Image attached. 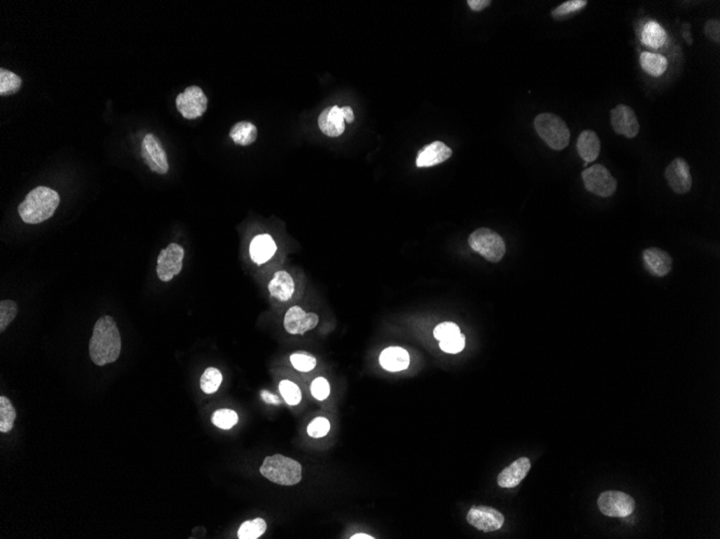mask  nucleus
Segmentation results:
<instances>
[{"mask_svg": "<svg viewBox=\"0 0 720 539\" xmlns=\"http://www.w3.org/2000/svg\"><path fill=\"white\" fill-rule=\"evenodd\" d=\"M238 413L231 409H219L215 411L212 417V422L222 429H230L238 423Z\"/></svg>", "mask_w": 720, "mask_h": 539, "instance_id": "30", "label": "nucleus"}, {"mask_svg": "<svg viewBox=\"0 0 720 539\" xmlns=\"http://www.w3.org/2000/svg\"><path fill=\"white\" fill-rule=\"evenodd\" d=\"M141 157L152 172L165 175L168 172V160L160 140L154 135L145 136L141 143Z\"/></svg>", "mask_w": 720, "mask_h": 539, "instance_id": "10", "label": "nucleus"}, {"mask_svg": "<svg viewBox=\"0 0 720 539\" xmlns=\"http://www.w3.org/2000/svg\"><path fill=\"white\" fill-rule=\"evenodd\" d=\"M318 316L314 312H305L299 306H294L288 310L284 319L286 331L292 335H303L317 326Z\"/></svg>", "mask_w": 720, "mask_h": 539, "instance_id": "14", "label": "nucleus"}, {"mask_svg": "<svg viewBox=\"0 0 720 539\" xmlns=\"http://www.w3.org/2000/svg\"><path fill=\"white\" fill-rule=\"evenodd\" d=\"M17 419V413L11 401L7 397H0V431L8 433L11 431Z\"/></svg>", "mask_w": 720, "mask_h": 539, "instance_id": "27", "label": "nucleus"}, {"mask_svg": "<svg viewBox=\"0 0 720 539\" xmlns=\"http://www.w3.org/2000/svg\"><path fill=\"white\" fill-rule=\"evenodd\" d=\"M467 521L479 531L494 532L504 525L505 517L501 511L492 507L475 506L468 511Z\"/></svg>", "mask_w": 720, "mask_h": 539, "instance_id": "11", "label": "nucleus"}, {"mask_svg": "<svg viewBox=\"0 0 720 539\" xmlns=\"http://www.w3.org/2000/svg\"><path fill=\"white\" fill-rule=\"evenodd\" d=\"M257 136H258L257 127L252 123L245 122V121L236 123L233 128L230 131L231 139L238 146H250L254 142Z\"/></svg>", "mask_w": 720, "mask_h": 539, "instance_id": "24", "label": "nucleus"}, {"mask_svg": "<svg viewBox=\"0 0 720 539\" xmlns=\"http://www.w3.org/2000/svg\"><path fill=\"white\" fill-rule=\"evenodd\" d=\"M451 155L452 150L447 145L441 141H433L429 146L424 147L419 150L417 157V166L419 168L435 166L449 160Z\"/></svg>", "mask_w": 720, "mask_h": 539, "instance_id": "15", "label": "nucleus"}, {"mask_svg": "<svg viewBox=\"0 0 720 539\" xmlns=\"http://www.w3.org/2000/svg\"><path fill=\"white\" fill-rule=\"evenodd\" d=\"M683 29L684 37H685L686 41H687L688 45H691L692 39L691 35H690V24H685V25H684Z\"/></svg>", "mask_w": 720, "mask_h": 539, "instance_id": "42", "label": "nucleus"}, {"mask_svg": "<svg viewBox=\"0 0 720 539\" xmlns=\"http://www.w3.org/2000/svg\"><path fill=\"white\" fill-rule=\"evenodd\" d=\"M465 344H466V338H465V336L463 335V334L459 333V335L452 336V337L441 340L439 346H440V349L442 350L443 352L456 354L464 350Z\"/></svg>", "mask_w": 720, "mask_h": 539, "instance_id": "35", "label": "nucleus"}, {"mask_svg": "<svg viewBox=\"0 0 720 539\" xmlns=\"http://www.w3.org/2000/svg\"><path fill=\"white\" fill-rule=\"evenodd\" d=\"M642 258L650 274L657 277H664L672 270L673 260L668 252L661 249H646L642 253Z\"/></svg>", "mask_w": 720, "mask_h": 539, "instance_id": "17", "label": "nucleus"}, {"mask_svg": "<svg viewBox=\"0 0 720 539\" xmlns=\"http://www.w3.org/2000/svg\"><path fill=\"white\" fill-rule=\"evenodd\" d=\"M577 151L586 163L594 162L600 152V141L593 131H584L577 140Z\"/></svg>", "mask_w": 720, "mask_h": 539, "instance_id": "21", "label": "nucleus"}, {"mask_svg": "<svg viewBox=\"0 0 720 539\" xmlns=\"http://www.w3.org/2000/svg\"><path fill=\"white\" fill-rule=\"evenodd\" d=\"M290 362H291V365L297 371H303V373L313 371L314 368L316 367V364H317L315 357L304 351L296 352V353L291 354Z\"/></svg>", "mask_w": 720, "mask_h": 539, "instance_id": "31", "label": "nucleus"}, {"mask_svg": "<svg viewBox=\"0 0 720 539\" xmlns=\"http://www.w3.org/2000/svg\"><path fill=\"white\" fill-rule=\"evenodd\" d=\"M534 126L539 137L552 150H564L568 146L570 139V129L568 124L558 115L552 113H542L537 115Z\"/></svg>", "mask_w": 720, "mask_h": 539, "instance_id": "4", "label": "nucleus"}, {"mask_svg": "<svg viewBox=\"0 0 720 539\" xmlns=\"http://www.w3.org/2000/svg\"><path fill=\"white\" fill-rule=\"evenodd\" d=\"M380 364L384 369L391 373L405 371L410 365L409 353L403 348H387L380 355Z\"/></svg>", "mask_w": 720, "mask_h": 539, "instance_id": "20", "label": "nucleus"}, {"mask_svg": "<svg viewBox=\"0 0 720 539\" xmlns=\"http://www.w3.org/2000/svg\"><path fill=\"white\" fill-rule=\"evenodd\" d=\"M121 336L118 326L110 316L99 319L89 340V357L97 366H105L119 359Z\"/></svg>", "mask_w": 720, "mask_h": 539, "instance_id": "1", "label": "nucleus"}, {"mask_svg": "<svg viewBox=\"0 0 720 539\" xmlns=\"http://www.w3.org/2000/svg\"><path fill=\"white\" fill-rule=\"evenodd\" d=\"M22 80L19 75L6 69H0V95L15 94L21 89Z\"/></svg>", "mask_w": 720, "mask_h": 539, "instance_id": "28", "label": "nucleus"}, {"mask_svg": "<svg viewBox=\"0 0 720 539\" xmlns=\"http://www.w3.org/2000/svg\"><path fill=\"white\" fill-rule=\"evenodd\" d=\"M666 33L659 23L649 21L645 24L642 31V41L644 45L654 49H659L665 43Z\"/></svg>", "mask_w": 720, "mask_h": 539, "instance_id": "23", "label": "nucleus"}, {"mask_svg": "<svg viewBox=\"0 0 720 539\" xmlns=\"http://www.w3.org/2000/svg\"><path fill=\"white\" fill-rule=\"evenodd\" d=\"M268 291L274 298H278L280 302H287L294 295V279L285 270L275 272L268 283Z\"/></svg>", "mask_w": 720, "mask_h": 539, "instance_id": "22", "label": "nucleus"}, {"mask_svg": "<svg viewBox=\"0 0 720 539\" xmlns=\"http://www.w3.org/2000/svg\"><path fill=\"white\" fill-rule=\"evenodd\" d=\"M341 112H342V115H343V119H344V121H345V122H347V123L354 122V119H355V115H354V112H353V110H352L351 107H349V106L342 107Z\"/></svg>", "mask_w": 720, "mask_h": 539, "instance_id": "41", "label": "nucleus"}, {"mask_svg": "<svg viewBox=\"0 0 720 539\" xmlns=\"http://www.w3.org/2000/svg\"><path fill=\"white\" fill-rule=\"evenodd\" d=\"M185 250L177 244H168L166 249L159 254L157 274L159 279L163 282H168L182 270Z\"/></svg>", "mask_w": 720, "mask_h": 539, "instance_id": "9", "label": "nucleus"}, {"mask_svg": "<svg viewBox=\"0 0 720 539\" xmlns=\"http://www.w3.org/2000/svg\"><path fill=\"white\" fill-rule=\"evenodd\" d=\"M17 302L12 300H3L0 302V332L3 333L17 317Z\"/></svg>", "mask_w": 720, "mask_h": 539, "instance_id": "34", "label": "nucleus"}, {"mask_svg": "<svg viewBox=\"0 0 720 539\" xmlns=\"http://www.w3.org/2000/svg\"><path fill=\"white\" fill-rule=\"evenodd\" d=\"M588 1L586 0H568L552 11V17L554 19H563L579 12L586 7Z\"/></svg>", "mask_w": 720, "mask_h": 539, "instance_id": "33", "label": "nucleus"}, {"mask_svg": "<svg viewBox=\"0 0 720 539\" xmlns=\"http://www.w3.org/2000/svg\"><path fill=\"white\" fill-rule=\"evenodd\" d=\"M318 126L326 136H341L345 129V121L341 108L338 106L326 108L318 117Z\"/></svg>", "mask_w": 720, "mask_h": 539, "instance_id": "18", "label": "nucleus"}, {"mask_svg": "<svg viewBox=\"0 0 720 539\" xmlns=\"http://www.w3.org/2000/svg\"><path fill=\"white\" fill-rule=\"evenodd\" d=\"M469 246L473 251L491 263H497L506 253V244L501 235L490 228H481L469 236Z\"/></svg>", "mask_w": 720, "mask_h": 539, "instance_id": "5", "label": "nucleus"}, {"mask_svg": "<svg viewBox=\"0 0 720 539\" xmlns=\"http://www.w3.org/2000/svg\"><path fill=\"white\" fill-rule=\"evenodd\" d=\"M311 393L318 401H324L330 394V385L325 378H316L312 383Z\"/></svg>", "mask_w": 720, "mask_h": 539, "instance_id": "38", "label": "nucleus"}, {"mask_svg": "<svg viewBox=\"0 0 720 539\" xmlns=\"http://www.w3.org/2000/svg\"><path fill=\"white\" fill-rule=\"evenodd\" d=\"M222 383V374L217 368L208 367L201 377V389L204 393L213 394L218 391Z\"/></svg>", "mask_w": 720, "mask_h": 539, "instance_id": "29", "label": "nucleus"}, {"mask_svg": "<svg viewBox=\"0 0 720 539\" xmlns=\"http://www.w3.org/2000/svg\"><path fill=\"white\" fill-rule=\"evenodd\" d=\"M706 37L713 43H720V22L718 20H709L704 26Z\"/></svg>", "mask_w": 720, "mask_h": 539, "instance_id": "39", "label": "nucleus"}, {"mask_svg": "<svg viewBox=\"0 0 720 539\" xmlns=\"http://www.w3.org/2000/svg\"><path fill=\"white\" fill-rule=\"evenodd\" d=\"M469 7L473 10V11L479 12L482 11L485 8L489 7L491 5L490 0H468L467 1Z\"/></svg>", "mask_w": 720, "mask_h": 539, "instance_id": "40", "label": "nucleus"}, {"mask_svg": "<svg viewBox=\"0 0 720 539\" xmlns=\"http://www.w3.org/2000/svg\"><path fill=\"white\" fill-rule=\"evenodd\" d=\"M177 110L188 120L202 117L208 109V97L201 87H189L176 98Z\"/></svg>", "mask_w": 720, "mask_h": 539, "instance_id": "8", "label": "nucleus"}, {"mask_svg": "<svg viewBox=\"0 0 720 539\" xmlns=\"http://www.w3.org/2000/svg\"><path fill=\"white\" fill-rule=\"evenodd\" d=\"M598 508L602 514L616 518H626L635 509L633 497L619 491H607L598 497Z\"/></svg>", "mask_w": 720, "mask_h": 539, "instance_id": "7", "label": "nucleus"}, {"mask_svg": "<svg viewBox=\"0 0 720 539\" xmlns=\"http://www.w3.org/2000/svg\"><path fill=\"white\" fill-rule=\"evenodd\" d=\"M664 175L672 190L677 194H686L691 190L692 177L690 174V166L682 157H677L668 165Z\"/></svg>", "mask_w": 720, "mask_h": 539, "instance_id": "13", "label": "nucleus"}, {"mask_svg": "<svg viewBox=\"0 0 720 539\" xmlns=\"http://www.w3.org/2000/svg\"><path fill=\"white\" fill-rule=\"evenodd\" d=\"M610 123L617 134L624 135L626 138H634L640 133L636 113L626 105H618L610 111Z\"/></svg>", "mask_w": 720, "mask_h": 539, "instance_id": "12", "label": "nucleus"}, {"mask_svg": "<svg viewBox=\"0 0 720 539\" xmlns=\"http://www.w3.org/2000/svg\"><path fill=\"white\" fill-rule=\"evenodd\" d=\"M584 186L590 193L600 197H610L617 190V181L606 167L593 165L582 172Z\"/></svg>", "mask_w": 720, "mask_h": 539, "instance_id": "6", "label": "nucleus"}, {"mask_svg": "<svg viewBox=\"0 0 720 539\" xmlns=\"http://www.w3.org/2000/svg\"><path fill=\"white\" fill-rule=\"evenodd\" d=\"M358 538L372 539V538H373V537H371V536H370V535H368V534H355V535H353V536L351 537V539H358Z\"/></svg>", "mask_w": 720, "mask_h": 539, "instance_id": "43", "label": "nucleus"}, {"mask_svg": "<svg viewBox=\"0 0 720 539\" xmlns=\"http://www.w3.org/2000/svg\"><path fill=\"white\" fill-rule=\"evenodd\" d=\"M640 61L642 68L651 77H660L668 68V61L665 57L649 52L642 53Z\"/></svg>", "mask_w": 720, "mask_h": 539, "instance_id": "25", "label": "nucleus"}, {"mask_svg": "<svg viewBox=\"0 0 720 539\" xmlns=\"http://www.w3.org/2000/svg\"><path fill=\"white\" fill-rule=\"evenodd\" d=\"M280 391L282 399L288 405L296 406L301 401L302 393L300 387L289 380H282L280 383Z\"/></svg>", "mask_w": 720, "mask_h": 539, "instance_id": "32", "label": "nucleus"}, {"mask_svg": "<svg viewBox=\"0 0 720 539\" xmlns=\"http://www.w3.org/2000/svg\"><path fill=\"white\" fill-rule=\"evenodd\" d=\"M530 469V459L527 457H520L501 471L497 477V483L501 488H516L528 474Z\"/></svg>", "mask_w": 720, "mask_h": 539, "instance_id": "16", "label": "nucleus"}, {"mask_svg": "<svg viewBox=\"0 0 720 539\" xmlns=\"http://www.w3.org/2000/svg\"><path fill=\"white\" fill-rule=\"evenodd\" d=\"M276 244L270 235H259L250 242V258L258 265L268 262L273 258L276 252Z\"/></svg>", "mask_w": 720, "mask_h": 539, "instance_id": "19", "label": "nucleus"}, {"mask_svg": "<svg viewBox=\"0 0 720 539\" xmlns=\"http://www.w3.org/2000/svg\"><path fill=\"white\" fill-rule=\"evenodd\" d=\"M266 521L261 518H257L243 523L238 529V536L240 539H258L266 533Z\"/></svg>", "mask_w": 720, "mask_h": 539, "instance_id": "26", "label": "nucleus"}, {"mask_svg": "<svg viewBox=\"0 0 720 539\" xmlns=\"http://www.w3.org/2000/svg\"><path fill=\"white\" fill-rule=\"evenodd\" d=\"M59 205V193L47 186H38L27 194L17 210L24 222L38 224L51 218Z\"/></svg>", "mask_w": 720, "mask_h": 539, "instance_id": "2", "label": "nucleus"}, {"mask_svg": "<svg viewBox=\"0 0 720 539\" xmlns=\"http://www.w3.org/2000/svg\"><path fill=\"white\" fill-rule=\"evenodd\" d=\"M459 333H461V330L456 324L452 323V322H443L438 326H435L433 336L435 339L441 341V340L447 339L452 336L459 335Z\"/></svg>", "mask_w": 720, "mask_h": 539, "instance_id": "37", "label": "nucleus"}, {"mask_svg": "<svg viewBox=\"0 0 720 539\" xmlns=\"http://www.w3.org/2000/svg\"><path fill=\"white\" fill-rule=\"evenodd\" d=\"M330 431V422L326 418H316L308 427V434L313 438H320Z\"/></svg>", "mask_w": 720, "mask_h": 539, "instance_id": "36", "label": "nucleus"}, {"mask_svg": "<svg viewBox=\"0 0 720 539\" xmlns=\"http://www.w3.org/2000/svg\"><path fill=\"white\" fill-rule=\"evenodd\" d=\"M260 473L268 480L280 485H296L302 478L301 465L282 455L266 457Z\"/></svg>", "mask_w": 720, "mask_h": 539, "instance_id": "3", "label": "nucleus"}]
</instances>
